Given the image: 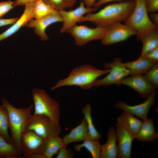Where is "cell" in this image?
<instances>
[{"instance_id": "4", "label": "cell", "mask_w": 158, "mask_h": 158, "mask_svg": "<svg viewBox=\"0 0 158 158\" xmlns=\"http://www.w3.org/2000/svg\"><path fill=\"white\" fill-rule=\"evenodd\" d=\"M145 0H135V7L129 17L123 21L125 24L137 32V39L148 31L158 29L148 15Z\"/></svg>"}, {"instance_id": "19", "label": "cell", "mask_w": 158, "mask_h": 158, "mask_svg": "<svg viewBox=\"0 0 158 158\" xmlns=\"http://www.w3.org/2000/svg\"><path fill=\"white\" fill-rule=\"evenodd\" d=\"M158 138V135L155 132L154 121L152 118H147L142 121L135 137V138L138 141L143 142H154Z\"/></svg>"}, {"instance_id": "11", "label": "cell", "mask_w": 158, "mask_h": 158, "mask_svg": "<svg viewBox=\"0 0 158 158\" xmlns=\"http://www.w3.org/2000/svg\"><path fill=\"white\" fill-rule=\"evenodd\" d=\"M97 9L93 7H86L82 1L78 7L75 9L66 11L64 10L59 11L63 19V25L60 30L61 33L67 32L71 28L76 25L79 20L86 13H92Z\"/></svg>"}, {"instance_id": "32", "label": "cell", "mask_w": 158, "mask_h": 158, "mask_svg": "<svg viewBox=\"0 0 158 158\" xmlns=\"http://www.w3.org/2000/svg\"><path fill=\"white\" fill-rule=\"evenodd\" d=\"M66 147L64 146L59 150L56 158H72L73 157V152L70 148L67 149Z\"/></svg>"}, {"instance_id": "23", "label": "cell", "mask_w": 158, "mask_h": 158, "mask_svg": "<svg viewBox=\"0 0 158 158\" xmlns=\"http://www.w3.org/2000/svg\"><path fill=\"white\" fill-rule=\"evenodd\" d=\"M82 112L87 124L88 129L87 138L99 140L102 136L97 130L93 124L91 115V108L89 104L84 107Z\"/></svg>"}, {"instance_id": "39", "label": "cell", "mask_w": 158, "mask_h": 158, "mask_svg": "<svg viewBox=\"0 0 158 158\" xmlns=\"http://www.w3.org/2000/svg\"><path fill=\"white\" fill-rule=\"evenodd\" d=\"M96 1V0H82L85 6L89 8L93 7Z\"/></svg>"}, {"instance_id": "28", "label": "cell", "mask_w": 158, "mask_h": 158, "mask_svg": "<svg viewBox=\"0 0 158 158\" xmlns=\"http://www.w3.org/2000/svg\"><path fill=\"white\" fill-rule=\"evenodd\" d=\"M56 10L52 6L45 4L42 0H39L36 3L34 18L36 20L43 18Z\"/></svg>"}, {"instance_id": "22", "label": "cell", "mask_w": 158, "mask_h": 158, "mask_svg": "<svg viewBox=\"0 0 158 158\" xmlns=\"http://www.w3.org/2000/svg\"><path fill=\"white\" fill-rule=\"evenodd\" d=\"M138 40L142 43L141 55L144 56L158 47V29L150 30L141 36Z\"/></svg>"}, {"instance_id": "41", "label": "cell", "mask_w": 158, "mask_h": 158, "mask_svg": "<svg viewBox=\"0 0 158 158\" xmlns=\"http://www.w3.org/2000/svg\"><path fill=\"white\" fill-rule=\"evenodd\" d=\"M28 158H45L43 154H36L30 156Z\"/></svg>"}, {"instance_id": "3", "label": "cell", "mask_w": 158, "mask_h": 158, "mask_svg": "<svg viewBox=\"0 0 158 158\" xmlns=\"http://www.w3.org/2000/svg\"><path fill=\"white\" fill-rule=\"evenodd\" d=\"M111 69H98L89 64L75 67L66 78L59 81L51 89L53 90L59 87L75 85L85 90L88 89L94 86L99 76L109 73Z\"/></svg>"}, {"instance_id": "14", "label": "cell", "mask_w": 158, "mask_h": 158, "mask_svg": "<svg viewBox=\"0 0 158 158\" xmlns=\"http://www.w3.org/2000/svg\"><path fill=\"white\" fill-rule=\"evenodd\" d=\"M121 84L132 88L143 98L145 99L155 91L156 89L145 75L141 74L131 75L130 77L124 78L121 80Z\"/></svg>"}, {"instance_id": "8", "label": "cell", "mask_w": 158, "mask_h": 158, "mask_svg": "<svg viewBox=\"0 0 158 158\" xmlns=\"http://www.w3.org/2000/svg\"><path fill=\"white\" fill-rule=\"evenodd\" d=\"M108 27H96L91 28L86 25H76L67 32L73 37L76 45L82 46L92 40H101Z\"/></svg>"}, {"instance_id": "24", "label": "cell", "mask_w": 158, "mask_h": 158, "mask_svg": "<svg viewBox=\"0 0 158 158\" xmlns=\"http://www.w3.org/2000/svg\"><path fill=\"white\" fill-rule=\"evenodd\" d=\"M66 146L62 138L59 135L52 137L46 141L43 151L45 158H51L57 154L59 150Z\"/></svg>"}, {"instance_id": "35", "label": "cell", "mask_w": 158, "mask_h": 158, "mask_svg": "<svg viewBox=\"0 0 158 158\" xmlns=\"http://www.w3.org/2000/svg\"><path fill=\"white\" fill-rule=\"evenodd\" d=\"M18 19L17 17L7 19H0V27L13 24Z\"/></svg>"}, {"instance_id": "16", "label": "cell", "mask_w": 158, "mask_h": 158, "mask_svg": "<svg viewBox=\"0 0 158 158\" xmlns=\"http://www.w3.org/2000/svg\"><path fill=\"white\" fill-rule=\"evenodd\" d=\"M36 3L25 5L24 11L20 18L13 25L0 35V41L9 37L18 31L22 26H25L29 20L34 18Z\"/></svg>"}, {"instance_id": "29", "label": "cell", "mask_w": 158, "mask_h": 158, "mask_svg": "<svg viewBox=\"0 0 158 158\" xmlns=\"http://www.w3.org/2000/svg\"><path fill=\"white\" fill-rule=\"evenodd\" d=\"M148 81L156 88L158 87V63L155 64L145 75Z\"/></svg>"}, {"instance_id": "9", "label": "cell", "mask_w": 158, "mask_h": 158, "mask_svg": "<svg viewBox=\"0 0 158 158\" xmlns=\"http://www.w3.org/2000/svg\"><path fill=\"white\" fill-rule=\"evenodd\" d=\"M46 141L33 131H25L22 133L21 138L22 154L28 158L35 154H43Z\"/></svg>"}, {"instance_id": "7", "label": "cell", "mask_w": 158, "mask_h": 158, "mask_svg": "<svg viewBox=\"0 0 158 158\" xmlns=\"http://www.w3.org/2000/svg\"><path fill=\"white\" fill-rule=\"evenodd\" d=\"M104 66L106 68L110 69L111 71L105 77L97 79L94 85L95 87L112 84L120 85H121V80L125 77L130 75L129 70L119 58H115L112 62L104 63Z\"/></svg>"}, {"instance_id": "36", "label": "cell", "mask_w": 158, "mask_h": 158, "mask_svg": "<svg viewBox=\"0 0 158 158\" xmlns=\"http://www.w3.org/2000/svg\"><path fill=\"white\" fill-rule=\"evenodd\" d=\"M39 0H16L14 1V6H21L25 5L27 4L36 2Z\"/></svg>"}, {"instance_id": "10", "label": "cell", "mask_w": 158, "mask_h": 158, "mask_svg": "<svg viewBox=\"0 0 158 158\" xmlns=\"http://www.w3.org/2000/svg\"><path fill=\"white\" fill-rule=\"evenodd\" d=\"M137 34L135 30L127 25L121 23H116L108 27L101 40V42L104 45H110L125 41Z\"/></svg>"}, {"instance_id": "6", "label": "cell", "mask_w": 158, "mask_h": 158, "mask_svg": "<svg viewBox=\"0 0 158 158\" xmlns=\"http://www.w3.org/2000/svg\"><path fill=\"white\" fill-rule=\"evenodd\" d=\"M26 130L35 132L47 141L59 135L61 131L59 123L52 120L49 117L43 115H31L27 126Z\"/></svg>"}, {"instance_id": "27", "label": "cell", "mask_w": 158, "mask_h": 158, "mask_svg": "<svg viewBox=\"0 0 158 158\" xmlns=\"http://www.w3.org/2000/svg\"><path fill=\"white\" fill-rule=\"evenodd\" d=\"M21 154L13 145L0 135V158H20Z\"/></svg>"}, {"instance_id": "21", "label": "cell", "mask_w": 158, "mask_h": 158, "mask_svg": "<svg viewBox=\"0 0 158 158\" xmlns=\"http://www.w3.org/2000/svg\"><path fill=\"white\" fill-rule=\"evenodd\" d=\"M88 129L86 120L84 117L80 123L72 128L68 134L62 138L65 145L67 146L71 143L84 141L87 138Z\"/></svg>"}, {"instance_id": "12", "label": "cell", "mask_w": 158, "mask_h": 158, "mask_svg": "<svg viewBox=\"0 0 158 158\" xmlns=\"http://www.w3.org/2000/svg\"><path fill=\"white\" fill-rule=\"evenodd\" d=\"M157 92L155 91L149 95L142 103L134 106L128 105L122 101L117 102L114 106L116 109L135 115L144 121L147 118L149 111L151 106L156 104Z\"/></svg>"}, {"instance_id": "25", "label": "cell", "mask_w": 158, "mask_h": 158, "mask_svg": "<svg viewBox=\"0 0 158 158\" xmlns=\"http://www.w3.org/2000/svg\"><path fill=\"white\" fill-rule=\"evenodd\" d=\"M83 143L77 144L74 146V149L79 151L83 148H85L91 154L93 158H100L101 145L99 140L87 138Z\"/></svg>"}, {"instance_id": "2", "label": "cell", "mask_w": 158, "mask_h": 158, "mask_svg": "<svg viewBox=\"0 0 158 158\" xmlns=\"http://www.w3.org/2000/svg\"><path fill=\"white\" fill-rule=\"evenodd\" d=\"M1 102L2 104L6 108L8 111L12 145L22 154L21 137L23 133L26 130L32 115L33 105L31 104L25 108H17L13 106L4 98L1 99Z\"/></svg>"}, {"instance_id": "37", "label": "cell", "mask_w": 158, "mask_h": 158, "mask_svg": "<svg viewBox=\"0 0 158 158\" xmlns=\"http://www.w3.org/2000/svg\"><path fill=\"white\" fill-rule=\"evenodd\" d=\"M131 0H98L94 4L93 7L97 9L99 8L102 5L109 2L118 1H128Z\"/></svg>"}, {"instance_id": "5", "label": "cell", "mask_w": 158, "mask_h": 158, "mask_svg": "<svg viewBox=\"0 0 158 158\" xmlns=\"http://www.w3.org/2000/svg\"><path fill=\"white\" fill-rule=\"evenodd\" d=\"M32 95L34 105V115H46L59 123L60 110L59 103L42 89H33Z\"/></svg>"}, {"instance_id": "17", "label": "cell", "mask_w": 158, "mask_h": 158, "mask_svg": "<svg viewBox=\"0 0 158 158\" xmlns=\"http://www.w3.org/2000/svg\"><path fill=\"white\" fill-rule=\"evenodd\" d=\"M107 139L105 144L101 145L100 158H116L118 156L116 130L110 127L107 134Z\"/></svg>"}, {"instance_id": "1", "label": "cell", "mask_w": 158, "mask_h": 158, "mask_svg": "<svg viewBox=\"0 0 158 158\" xmlns=\"http://www.w3.org/2000/svg\"><path fill=\"white\" fill-rule=\"evenodd\" d=\"M135 4V0L110 4L96 13H87L78 23L88 21L94 24L96 27H107L126 20L133 11Z\"/></svg>"}, {"instance_id": "31", "label": "cell", "mask_w": 158, "mask_h": 158, "mask_svg": "<svg viewBox=\"0 0 158 158\" xmlns=\"http://www.w3.org/2000/svg\"><path fill=\"white\" fill-rule=\"evenodd\" d=\"M46 4L53 7L58 11L67 8L64 0H42Z\"/></svg>"}, {"instance_id": "20", "label": "cell", "mask_w": 158, "mask_h": 158, "mask_svg": "<svg viewBox=\"0 0 158 158\" xmlns=\"http://www.w3.org/2000/svg\"><path fill=\"white\" fill-rule=\"evenodd\" d=\"M117 123L135 137L138 132L142 121L133 115L124 111L116 118Z\"/></svg>"}, {"instance_id": "30", "label": "cell", "mask_w": 158, "mask_h": 158, "mask_svg": "<svg viewBox=\"0 0 158 158\" xmlns=\"http://www.w3.org/2000/svg\"><path fill=\"white\" fill-rule=\"evenodd\" d=\"M14 4L11 1L0 2V18L15 7Z\"/></svg>"}, {"instance_id": "15", "label": "cell", "mask_w": 158, "mask_h": 158, "mask_svg": "<svg viewBox=\"0 0 158 158\" xmlns=\"http://www.w3.org/2000/svg\"><path fill=\"white\" fill-rule=\"evenodd\" d=\"M118 151V157L130 158L132 146L135 137L124 128L117 123L116 124Z\"/></svg>"}, {"instance_id": "38", "label": "cell", "mask_w": 158, "mask_h": 158, "mask_svg": "<svg viewBox=\"0 0 158 158\" xmlns=\"http://www.w3.org/2000/svg\"><path fill=\"white\" fill-rule=\"evenodd\" d=\"M149 17L151 21L158 26V13L154 12L151 13L150 14Z\"/></svg>"}, {"instance_id": "33", "label": "cell", "mask_w": 158, "mask_h": 158, "mask_svg": "<svg viewBox=\"0 0 158 158\" xmlns=\"http://www.w3.org/2000/svg\"><path fill=\"white\" fill-rule=\"evenodd\" d=\"M145 5L148 13L158 11V0H145Z\"/></svg>"}, {"instance_id": "34", "label": "cell", "mask_w": 158, "mask_h": 158, "mask_svg": "<svg viewBox=\"0 0 158 158\" xmlns=\"http://www.w3.org/2000/svg\"><path fill=\"white\" fill-rule=\"evenodd\" d=\"M144 56L156 63L158 62V47L149 52Z\"/></svg>"}, {"instance_id": "18", "label": "cell", "mask_w": 158, "mask_h": 158, "mask_svg": "<svg viewBox=\"0 0 158 158\" xmlns=\"http://www.w3.org/2000/svg\"><path fill=\"white\" fill-rule=\"evenodd\" d=\"M144 56L140 55L135 61L124 63L131 75L146 73L156 63Z\"/></svg>"}, {"instance_id": "40", "label": "cell", "mask_w": 158, "mask_h": 158, "mask_svg": "<svg viewBox=\"0 0 158 158\" xmlns=\"http://www.w3.org/2000/svg\"><path fill=\"white\" fill-rule=\"evenodd\" d=\"M67 8L72 7L75 4L77 0H64Z\"/></svg>"}, {"instance_id": "26", "label": "cell", "mask_w": 158, "mask_h": 158, "mask_svg": "<svg viewBox=\"0 0 158 158\" xmlns=\"http://www.w3.org/2000/svg\"><path fill=\"white\" fill-rule=\"evenodd\" d=\"M9 120L7 111L2 104L0 105V135L8 143L12 144L8 133Z\"/></svg>"}, {"instance_id": "13", "label": "cell", "mask_w": 158, "mask_h": 158, "mask_svg": "<svg viewBox=\"0 0 158 158\" xmlns=\"http://www.w3.org/2000/svg\"><path fill=\"white\" fill-rule=\"evenodd\" d=\"M58 22H63V19L59 11L57 10L47 16L40 19L30 20L25 26L34 28L35 33L42 41H46L49 38L45 32L47 28L51 24Z\"/></svg>"}]
</instances>
